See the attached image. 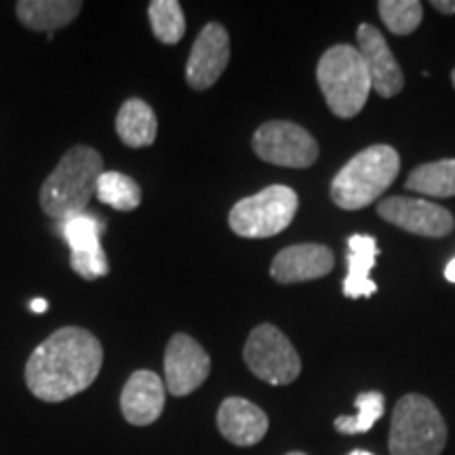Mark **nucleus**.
I'll list each match as a JSON object with an SVG mask.
<instances>
[{
  "label": "nucleus",
  "mask_w": 455,
  "mask_h": 455,
  "mask_svg": "<svg viewBox=\"0 0 455 455\" xmlns=\"http://www.w3.org/2000/svg\"><path fill=\"white\" fill-rule=\"evenodd\" d=\"M95 196L116 212H133L141 203V188L138 181L118 171H104L98 180Z\"/></svg>",
  "instance_id": "20"
},
{
  "label": "nucleus",
  "mask_w": 455,
  "mask_h": 455,
  "mask_svg": "<svg viewBox=\"0 0 455 455\" xmlns=\"http://www.w3.org/2000/svg\"><path fill=\"white\" fill-rule=\"evenodd\" d=\"M379 218L418 236L443 238L453 232V215L445 207L422 198L392 196L378 204Z\"/></svg>",
  "instance_id": "10"
},
{
  "label": "nucleus",
  "mask_w": 455,
  "mask_h": 455,
  "mask_svg": "<svg viewBox=\"0 0 455 455\" xmlns=\"http://www.w3.org/2000/svg\"><path fill=\"white\" fill-rule=\"evenodd\" d=\"M333 264V251L325 244H293L276 255L270 266V275L276 283L283 284L316 281L329 275Z\"/></svg>",
  "instance_id": "13"
},
{
  "label": "nucleus",
  "mask_w": 455,
  "mask_h": 455,
  "mask_svg": "<svg viewBox=\"0 0 455 455\" xmlns=\"http://www.w3.org/2000/svg\"><path fill=\"white\" fill-rule=\"evenodd\" d=\"M316 81L335 116L352 118L371 93V78L361 53L352 44H335L321 57Z\"/></svg>",
  "instance_id": "4"
},
{
  "label": "nucleus",
  "mask_w": 455,
  "mask_h": 455,
  "mask_svg": "<svg viewBox=\"0 0 455 455\" xmlns=\"http://www.w3.org/2000/svg\"><path fill=\"white\" fill-rule=\"evenodd\" d=\"M379 249L373 236L355 235L348 238V275L344 278V295L346 298H371L378 291L369 275H371L375 259H378Z\"/></svg>",
  "instance_id": "16"
},
{
  "label": "nucleus",
  "mask_w": 455,
  "mask_h": 455,
  "mask_svg": "<svg viewBox=\"0 0 455 455\" xmlns=\"http://www.w3.org/2000/svg\"><path fill=\"white\" fill-rule=\"evenodd\" d=\"M401 169V156L392 146L365 148L338 171L331 181V198L339 209L358 212L384 195Z\"/></svg>",
  "instance_id": "3"
},
{
  "label": "nucleus",
  "mask_w": 455,
  "mask_h": 455,
  "mask_svg": "<svg viewBox=\"0 0 455 455\" xmlns=\"http://www.w3.org/2000/svg\"><path fill=\"white\" fill-rule=\"evenodd\" d=\"M156 114L144 100L131 98L124 101L116 116V133L129 148L152 146L156 140Z\"/></svg>",
  "instance_id": "18"
},
{
  "label": "nucleus",
  "mask_w": 455,
  "mask_h": 455,
  "mask_svg": "<svg viewBox=\"0 0 455 455\" xmlns=\"http://www.w3.org/2000/svg\"><path fill=\"white\" fill-rule=\"evenodd\" d=\"M298 195L289 186H268L258 195L238 201L230 212L232 232L243 238H270L291 224L298 212Z\"/></svg>",
  "instance_id": "6"
},
{
  "label": "nucleus",
  "mask_w": 455,
  "mask_h": 455,
  "mask_svg": "<svg viewBox=\"0 0 455 455\" xmlns=\"http://www.w3.org/2000/svg\"><path fill=\"white\" fill-rule=\"evenodd\" d=\"M164 382L150 369H140L121 392L123 418L131 426H150L163 415Z\"/></svg>",
  "instance_id": "14"
},
{
  "label": "nucleus",
  "mask_w": 455,
  "mask_h": 455,
  "mask_svg": "<svg viewBox=\"0 0 455 455\" xmlns=\"http://www.w3.org/2000/svg\"><path fill=\"white\" fill-rule=\"evenodd\" d=\"M378 9L384 24L396 36L411 34L422 24L424 9L422 3H418V0H382Z\"/></svg>",
  "instance_id": "24"
},
{
  "label": "nucleus",
  "mask_w": 455,
  "mask_h": 455,
  "mask_svg": "<svg viewBox=\"0 0 455 455\" xmlns=\"http://www.w3.org/2000/svg\"><path fill=\"white\" fill-rule=\"evenodd\" d=\"M101 232L104 221L84 212L61 221V236L66 238L70 253L101 251Z\"/></svg>",
  "instance_id": "21"
},
{
  "label": "nucleus",
  "mask_w": 455,
  "mask_h": 455,
  "mask_svg": "<svg viewBox=\"0 0 455 455\" xmlns=\"http://www.w3.org/2000/svg\"><path fill=\"white\" fill-rule=\"evenodd\" d=\"M432 7L445 15H453L455 13V0H435V3H432Z\"/></svg>",
  "instance_id": "26"
},
{
  "label": "nucleus",
  "mask_w": 455,
  "mask_h": 455,
  "mask_svg": "<svg viewBox=\"0 0 455 455\" xmlns=\"http://www.w3.org/2000/svg\"><path fill=\"white\" fill-rule=\"evenodd\" d=\"M148 17L152 32L163 44H178L184 38L186 17L178 0H152L148 4Z\"/></svg>",
  "instance_id": "22"
},
{
  "label": "nucleus",
  "mask_w": 455,
  "mask_h": 455,
  "mask_svg": "<svg viewBox=\"0 0 455 455\" xmlns=\"http://www.w3.org/2000/svg\"><path fill=\"white\" fill-rule=\"evenodd\" d=\"M30 310L36 312V315H43V312L49 310V301L43 299V298H36L30 301Z\"/></svg>",
  "instance_id": "27"
},
{
  "label": "nucleus",
  "mask_w": 455,
  "mask_h": 455,
  "mask_svg": "<svg viewBox=\"0 0 455 455\" xmlns=\"http://www.w3.org/2000/svg\"><path fill=\"white\" fill-rule=\"evenodd\" d=\"M83 3L78 0H20L15 13L26 28L34 32L53 34L70 24L81 13Z\"/></svg>",
  "instance_id": "17"
},
{
  "label": "nucleus",
  "mask_w": 455,
  "mask_h": 455,
  "mask_svg": "<svg viewBox=\"0 0 455 455\" xmlns=\"http://www.w3.org/2000/svg\"><path fill=\"white\" fill-rule=\"evenodd\" d=\"M253 150L261 161L289 169H306L318 158L316 140L304 127L270 121L255 131Z\"/></svg>",
  "instance_id": "8"
},
{
  "label": "nucleus",
  "mask_w": 455,
  "mask_h": 455,
  "mask_svg": "<svg viewBox=\"0 0 455 455\" xmlns=\"http://www.w3.org/2000/svg\"><path fill=\"white\" fill-rule=\"evenodd\" d=\"M287 455H306V453H301V451H291V453H287Z\"/></svg>",
  "instance_id": "30"
},
{
  "label": "nucleus",
  "mask_w": 455,
  "mask_h": 455,
  "mask_svg": "<svg viewBox=\"0 0 455 455\" xmlns=\"http://www.w3.org/2000/svg\"><path fill=\"white\" fill-rule=\"evenodd\" d=\"M212 373L207 350L188 333H175L164 350V386L171 396H188Z\"/></svg>",
  "instance_id": "9"
},
{
  "label": "nucleus",
  "mask_w": 455,
  "mask_h": 455,
  "mask_svg": "<svg viewBox=\"0 0 455 455\" xmlns=\"http://www.w3.org/2000/svg\"><path fill=\"white\" fill-rule=\"evenodd\" d=\"M70 266L78 276L87 278V281H95L110 272L104 249L95 253H70Z\"/></svg>",
  "instance_id": "25"
},
{
  "label": "nucleus",
  "mask_w": 455,
  "mask_h": 455,
  "mask_svg": "<svg viewBox=\"0 0 455 455\" xmlns=\"http://www.w3.org/2000/svg\"><path fill=\"white\" fill-rule=\"evenodd\" d=\"M445 278L449 283H455V258L445 266Z\"/></svg>",
  "instance_id": "28"
},
{
  "label": "nucleus",
  "mask_w": 455,
  "mask_h": 455,
  "mask_svg": "<svg viewBox=\"0 0 455 455\" xmlns=\"http://www.w3.org/2000/svg\"><path fill=\"white\" fill-rule=\"evenodd\" d=\"M447 424L428 396L407 395L395 405L390 424V455H441Z\"/></svg>",
  "instance_id": "5"
},
{
  "label": "nucleus",
  "mask_w": 455,
  "mask_h": 455,
  "mask_svg": "<svg viewBox=\"0 0 455 455\" xmlns=\"http://www.w3.org/2000/svg\"><path fill=\"white\" fill-rule=\"evenodd\" d=\"M243 356L251 373L272 386L293 384L301 373L298 350L275 325L255 327L249 333Z\"/></svg>",
  "instance_id": "7"
},
{
  "label": "nucleus",
  "mask_w": 455,
  "mask_h": 455,
  "mask_svg": "<svg viewBox=\"0 0 455 455\" xmlns=\"http://www.w3.org/2000/svg\"><path fill=\"white\" fill-rule=\"evenodd\" d=\"M451 83H453V87H455V70L451 72Z\"/></svg>",
  "instance_id": "31"
},
{
  "label": "nucleus",
  "mask_w": 455,
  "mask_h": 455,
  "mask_svg": "<svg viewBox=\"0 0 455 455\" xmlns=\"http://www.w3.org/2000/svg\"><path fill=\"white\" fill-rule=\"evenodd\" d=\"M230 61V36L220 24H207L196 36L186 64V81L195 91L213 87Z\"/></svg>",
  "instance_id": "11"
},
{
  "label": "nucleus",
  "mask_w": 455,
  "mask_h": 455,
  "mask_svg": "<svg viewBox=\"0 0 455 455\" xmlns=\"http://www.w3.org/2000/svg\"><path fill=\"white\" fill-rule=\"evenodd\" d=\"M104 158L95 148L74 146L61 156L41 188V207L49 218L64 221L83 213L98 190Z\"/></svg>",
  "instance_id": "2"
},
{
  "label": "nucleus",
  "mask_w": 455,
  "mask_h": 455,
  "mask_svg": "<svg viewBox=\"0 0 455 455\" xmlns=\"http://www.w3.org/2000/svg\"><path fill=\"white\" fill-rule=\"evenodd\" d=\"M104 348L83 327H61L51 333L26 363V386L44 403H61L81 395L98 379Z\"/></svg>",
  "instance_id": "1"
},
{
  "label": "nucleus",
  "mask_w": 455,
  "mask_h": 455,
  "mask_svg": "<svg viewBox=\"0 0 455 455\" xmlns=\"http://www.w3.org/2000/svg\"><path fill=\"white\" fill-rule=\"evenodd\" d=\"M264 409L241 396H230L218 409V428L226 441L236 447H253L268 432Z\"/></svg>",
  "instance_id": "15"
},
{
  "label": "nucleus",
  "mask_w": 455,
  "mask_h": 455,
  "mask_svg": "<svg viewBox=\"0 0 455 455\" xmlns=\"http://www.w3.org/2000/svg\"><path fill=\"white\" fill-rule=\"evenodd\" d=\"M356 49L365 61L371 89L382 98H395L405 87L401 66L392 55L384 34L375 26L361 24L356 32Z\"/></svg>",
  "instance_id": "12"
},
{
  "label": "nucleus",
  "mask_w": 455,
  "mask_h": 455,
  "mask_svg": "<svg viewBox=\"0 0 455 455\" xmlns=\"http://www.w3.org/2000/svg\"><path fill=\"white\" fill-rule=\"evenodd\" d=\"M348 455H373V453H369V451H363V449H355V451H350Z\"/></svg>",
  "instance_id": "29"
},
{
  "label": "nucleus",
  "mask_w": 455,
  "mask_h": 455,
  "mask_svg": "<svg viewBox=\"0 0 455 455\" xmlns=\"http://www.w3.org/2000/svg\"><path fill=\"white\" fill-rule=\"evenodd\" d=\"M407 188L435 198L455 196V158H443L413 169L407 178Z\"/></svg>",
  "instance_id": "19"
},
{
  "label": "nucleus",
  "mask_w": 455,
  "mask_h": 455,
  "mask_svg": "<svg viewBox=\"0 0 455 455\" xmlns=\"http://www.w3.org/2000/svg\"><path fill=\"white\" fill-rule=\"evenodd\" d=\"M355 405H356V415L352 418H341L335 419V428L344 435H363V432H369L378 422L379 418L384 415V395L378 390L371 392H361L355 398Z\"/></svg>",
  "instance_id": "23"
}]
</instances>
